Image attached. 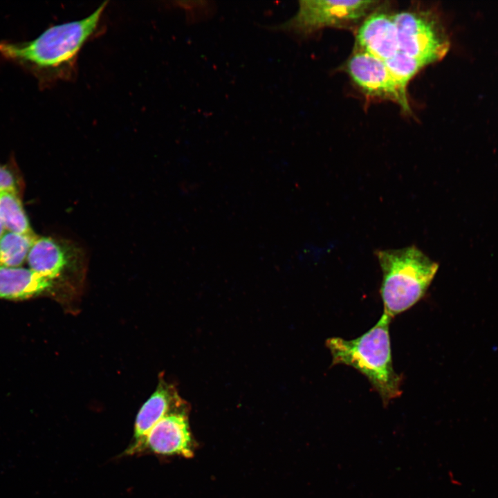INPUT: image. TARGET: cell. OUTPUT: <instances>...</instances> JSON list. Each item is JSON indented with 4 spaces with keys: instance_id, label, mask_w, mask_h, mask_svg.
<instances>
[{
    "instance_id": "6da1fadb",
    "label": "cell",
    "mask_w": 498,
    "mask_h": 498,
    "mask_svg": "<svg viewBox=\"0 0 498 498\" xmlns=\"http://www.w3.org/2000/svg\"><path fill=\"white\" fill-rule=\"evenodd\" d=\"M107 4L84 19L51 26L32 41L0 42V54L27 68L44 85L71 80L76 75L79 53L97 31Z\"/></svg>"
},
{
    "instance_id": "7a4b0ae2",
    "label": "cell",
    "mask_w": 498,
    "mask_h": 498,
    "mask_svg": "<svg viewBox=\"0 0 498 498\" xmlns=\"http://www.w3.org/2000/svg\"><path fill=\"white\" fill-rule=\"evenodd\" d=\"M391 319L383 313L372 328L357 338L348 340L331 338L326 340L333 365L350 366L362 374L385 406L402 394L403 377L395 371L391 358Z\"/></svg>"
},
{
    "instance_id": "3957f363",
    "label": "cell",
    "mask_w": 498,
    "mask_h": 498,
    "mask_svg": "<svg viewBox=\"0 0 498 498\" xmlns=\"http://www.w3.org/2000/svg\"><path fill=\"white\" fill-rule=\"evenodd\" d=\"M376 255L382 273L383 313L393 318L423 297L439 266L415 246L378 250Z\"/></svg>"
},
{
    "instance_id": "277c9868",
    "label": "cell",
    "mask_w": 498,
    "mask_h": 498,
    "mask_svg": "<svg viewBox=\"0 0 498 498\" xmlns=\"http://www.w3.org/2000/svg\"><path fill=\"white\" fill-rule=\"evenodd\" d=\"M377 1H301L297 13L279 28L299 35L326 27L344 28L363 20L379 8Z\"/></svg>"
},
{
    "instance_id": "5b68a950",
    "label": "cell",
    "mask_w": 498,
    "mask_h": 498,
    "mask_svg": "<svg viewBox=\"0 0 498 498\" xmlns=\"http://www.w3.org/2000/svg\"><path fill=\"white\" fill-rule=\"evenodd\" d=\"M399 50L427 64L447 53L449 42L437 18L426 10L394 14Z\"/></svg>"
},
{
    "instance_id": "8992f818",
    "label": "cell",
    "mask_w": 498,
    "mask_h": 498,
    "mask_svg": "<svg viewBox=\"0 0 498 498\" xmlns=\"http://www.w3.org/2000/svg\"><path fill=\"white\" fill-rule=\"evenodd\" d=\"M346 71L367 95L390 100L404 111H410L406 86L393 75L384 60L355 48L346 64Z\"/></svg>"
},
{
    "instance_id": "52a82bcc",
    "label": "cell",
    "mask_w": 498,
    "mask_h": 498,
    "mask_svg": "<svg viewBox=\"0 0 498 498\" xmlns=\"http://www.w3.org/2000/svg\"><path fill=\"white\" fill-rule=\"evenodd\" d=\"M85 260L82 249L72 241L37 237L26 261L30 269L56 282L66 275L82 272Z\"/></svg>"
},
{
    "instance_id": "ba28073f",
    "label": "cell",
    "mask_w": 498,
    "mask_h": 498,
    "mask_svg": "<svg viewBox=\"0 0 498 498\" xmlns=\"http://www.w3.org/2000/svg\"><path fill=\"white\" fill-rule=\"evenodd\" d=\"M194 441L185 410L167 415L149 432L136 454H153L160 456H194Z\"/></svg>"
},
{
    "instance_id": "9c48e42d",
    "label": "cell",
    "mask_w": 498,
    "mask_h": 498,
    "mask_svg": "<svg viewBox=\"0 0 498 498\" xmlns=\"http://www.w3.org/2000/svg\"><path fill=\"white\" fill-rule=\"evenodd\" d=\"M183 410H185L183 402L174 388L160 381L156 391L140 409L132 440L122 455H136L146 436L157 423L169 414Z\"/></svg>"
},
{
    "instance_id": "30bf717a",
    "label": "cell",
    "mask_w": 498,
    "mask_h": 498,
    "mask_svg": "<svg viewBox=\"0 0 498 498\" xmlns=\"http://www.w3.org/2000/svg\"><path fill=\"white\" fill-rule=\"evenodd\" d=\"M355 48L384 61L395 55L399 48L394 14L377 9L367 16L357 32Z\"/></svg>"
},
{
    "instance_id": "8fae6325",
    "label": "cell",
    "mask_w": 498,
    "mask_h": 498,
    "mask_svg": "<svg viewBox=\"0 0 498 498\" xmlns=\"http://www.w3.org/2000/svg\"><path fill=\"white\" fill-rule=\"evenodd\" d=\"M55 282L24 267H0V299L24 300L53 287Z\"/></svg>"
},
{
    "instance_id": "7c38bea8",
    "label": "cell",
    "mask_w": 498,
    "mask_h": 498,
    "mask_svg": "<svg viewBox=\"0 0 498 498\" xmlns=\"http://www.w3.org/2000/svg\"><path fill=\"white\" fill-rule=\"evenodd\" d=\"M0 219L6 231L22 234H35L17 191L0 192Z\"/></svg>"
},
{
    "instance_id": "4fadbf2b",
    "label": "cell",
    "mask_w": 498,
    "mask_h": 498,
    "mask_svg": "<svg viewBox=\"0 0 498 498\" xmlns=\"http://www.w3.org/2000/svg\"><path fill=\"white\" fill-rule=\"evenodd\" d=\"M36 234L5 231L0 238V267H20L26 261Z\"/></svg>"
},
{
    "instance_id": "5bb4252c",
    "label": "cell",
    "mask_w": 498,
    "mask_h": 498,
    "mask_svg": "<svg viewBox=\"0 0 498 498\" xmlns=\"http://www.w3.org/2000/svg\"><path fill=\"white\" fill-rule=\"evenodd\" d=\"M393 75L407 86L408 82L424 66V62L398 51L385 61Z\"/></svg>"
},
{
    "instance_id": "9a60e30c",
    "label": "cell",
    "mask_w": 498,
    "mask_h": 498,
    "mask_svg": "<svg viewBox=\"0 0 498 498\" xmlns=\"http://www.w3.org/2000/svg\"><path fill=\"white\" fill-rule=\"evenodd\" d=\"M18 181L14 173L6 166L0 165V192L17 191Z\"/></svg>"
},
{
    "instance_id": "2e32d148",
    "label": "cell",
    "mask_w": 498,
    "mask_h": 498,
    "mask_svg": "<svg viewBox=\"0 0 498 498\" xmlns=\"http://www.w3.org/2000/svg\"><path fill=\"white\" fill-rule=\"evenodd\" d=\"M5 231H6L5 228H4V227L1 223V221L0 219V238L3 235V234L4 233Z\"/></svg>"
}]
</instances>
